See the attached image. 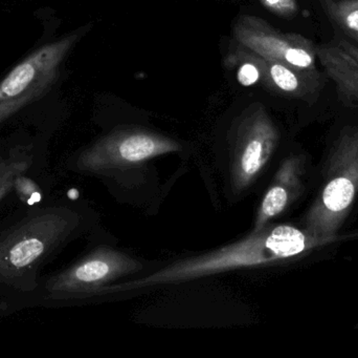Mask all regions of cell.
<instances>
[{"label": "cell", "mask_w": 358, "mask_h": 358, "mask_svg": "<svg viewBox=\"0 0 358 358\" xmlns=\"http://www.w3.org/2000/svg\"><path fill=\"white\" fill-rule=\"evenodd\" d=\"M15 189L22 201L27 202L29 206L41 201V193L37 185L31 179L25 178L23 174L19 176L15 181Z\"/></svg>", "instance_id": "14"}, {"label": "cell", "mask_w": 358, "mask_h": 358, "mask_svg": "<svg viewBox=\"0 0 358 358\" xmlns=\"http://www.w3.org/2000/svg\"><path fill=\"white\" fill-rule=\"evenodd\" d=\"M330 20L358 46V0H323Z\"/></svg>", "instance_id": "13"}, {"label": "cell", "mask_w": 358, "mask_h": 358, "mask_svg": "<svg viewBox=\"0 0 358 358\" xmlns=\"http://www.w3.org/2000/svg\"><path fill=\"white\" fill-rule=\"evenodd\" d=\"M29 146H18L6 157H0V201L14 188L16 179L29 170L31 161Z\"/></svg>", "instance_id": "12"}, {"label": "cell", "mask_w": 358, "mask_h": 358, "mask_svg": "<svg viewBox=\"0 0 358 358\" xmlns=\"http://www.w3.org/2000/svg\"><path fill=\"white\" fill-rule=\"evenodd\" d=\"M260 1L267 10L284 18H290L298 12L296 0H260Z\"/></svg>", "instance_id": "15"}, {"label": "cell", "mask_w": 358, "mask_h": 358, "mask_svg": "<svg viewBox=\"0 0 358 358\" xmlns=\"http://www.w3.org/2000/svg\"><path fill=\"white\" fill-rule=\"evenodd\" d=\"M358 191V128L341 135L328 160L325 185L311 206L305 231L334 239L350 212Z\"/></svg>", "instance_id": "4"}, {"label": "cell", "mask_w": 358, "mask_h": 358, "mask_svg": "<svg viewBox=\"0 0 358 358\" xmlns=\"http://www.w3.org/2000/svg\"><path fill=\"white\" fill-rule=\"evenodd\" d=\"M236 42L260 55L296 69L317 71V48L299 34L284 33L260 17L242 15L233 27Z\"/></svg>", "instance_id": "7"}, {"label": "cell", "mask_w": 358, "mask_h": 358, "mask_svg": "<svg viewBox=\"0 0 358 358\" xmlns=\"http://www.w3.org/2000/svg\"><path fill=\"white\" fill-rule=\"evenodd\" d=\"M42 27L37 41L0 77V128L20 119L34 107L59 94L65 63L90 25L56 35L54 18L40 8Z\"/></svg>", "instance_id": "2"}, {"label": "cell", "mask_w": 358, "mask_h": 358, "mask_svg": "<svg viewBox=\"0 0 358 358\" xmlns=\"http://www.w3.org/2000/svg\"><path fill=\"white\" fill-rule=\"evenodd\" d=\"M317 58L344 102L358 105V46L338 37L317 48Z\"/></svg>", "instance_id": "9"}, {"label": "cell", "mask_w": 358, "mask_h": 358, "mask_svg": "<svg viewBox=\"0 0 358 358\" xmlns=\"http://www.w3.org/2000/svg\"><path fill=\"white\" fill-rule=\"evenodd\" d=\"M261 69V84L271 92L286 96L305 98L317 92L321 85L319 71L296 69L257 54Z\"/></svg>", "instance_id": "11"}, {"label": "cell", "mask_w": 358, "mask_h": 358, "mask_svg": "<svg viewBox=\"0 0 358 358\" xmlns=\"http://www.w3.org/2000/svg\"><path fill=\"white\" fill-rule=\"evenodd\" d=\"M77 226V214L64 208L43 210L0 237V281L16 283L29 275Z\"/></svg>", "instance_id": "3"}, {"label": "cell", "mask_w": 358, "mask_h": 358, "mask_svg": "<svg viewBox=\"0 0 358 358\" xmlns=\"http://www.w3.org/2000/svg\"><path fill=\"white\" fill-rule=\"evenodd\" d=\"M142 264L136 259L113 248L102 247L52 277L48 290L55 298L79 294H96L117 279L138 273Z\"/></svg>", "instance_id": "8"}, {"label": "cell", "mask_w": 358, "mask_h": 358, "mask_svg": "<svg viewBox=\"0 0 358 358\" xmlns=\"http://www.w3.org/2000/svg\"><path fill=\"white\" fill-rule=\"evenodd\" d=\"M328 241H334V239L315 237L289 225L265 226L237 243L203 256L178 261L142 279L105 286L96 294L131 291L150 286L189 281L243 267L271 264L294 258Z\"/></svg>", "instance_id": "1"}, {"label": "cell", "mask_w": 358, "mask_h": 358, "mask_svg": "<svg viewBox=\"0 0 358 358\" xmlns=\"http://www.w3.org/2000/svg\"><path fill=\"white\" fill-rule=\"evenodd\" d=\"M279 141L277 126L261 103L242 113L236 132L231 182L236 191L250 187L271 159Z\"/></svg>", "instance_id": "6"}, {"label": "cell", "mask_w": 358, "mask_h": 358, "mask_svg": "<svg viewBox=\"0 0 358 358\" xmlns=\"http://www.w3.org/2000/svg\"><path fill=\"white\" fill-rule=\"evenodd\" d=\"M181 149L178 141L151 130L122 128L96 141L83 151L77 166L88 172H104L144 163Z\"/></svg>", "instance_id": "5"}, {"label": "cell", "mask_w": 358, "mask_h": 358, "mask_svg": "<svg viewBox=\"0 0 358 358\" xmlns=\"http://www.w3.org/2000/svg\"><path fill=\"white\" fill-rule=\"evenodd\" d=\"M302 174L303 163L300 157L292 156L282 163L273 184L267 189L261 202L255 222V231L264 228L271 219L281 214L300 193Z\"/></svg>", "instance_id": "10"}]
</instances>
